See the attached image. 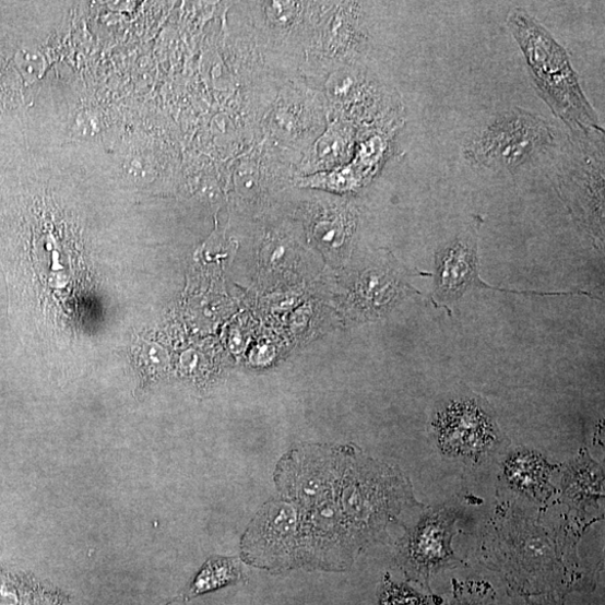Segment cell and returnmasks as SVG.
<instances>
[{"label": "cell", "mask_w": 605, "mask_h": 605, "mask_svg": "<svg viewBox=\"0 0 605 605\" xmlns=\"http://www.w3.org/2000/svg\"><path fill=\"white\" fill-rule=\"evenodd\" d=\"M564 494L578 508L595 506L603 499L604 475L600 464L589 455H581L565 474Z\"/></svg>", "instance_id": "30bf717a"}, {"label": "cell", "mask_w": 605, "mask_h": 605, "mask_svg": "<svg viewBox=\"0 0 605 605\" xmlns=\"http://www.w3.org/2000/svg\"><path fill=\"white\" fill-rule=\"evenodd\" d=\"M478 230L479 226H472L467 232L460 234L437 251L435 295L431 297V302L438 309L444 308L451 315L449 305L460 299L471 288H488L517 295L570 296L579 294L592 297L591 294L582 290L523 292L489 285L481 278L478 272Z\"/></svg>", "instance_id": "52a82bcc"}, {"label": "cell", "mask_w": 605, "mask_h": 605, "mask_svg": "<svg viewBox=\"0 0 605 605\" xmlns=\"http://www.w3.org/2000/svg\"><path fill=\"white\" fill-rule=\"evenodd\" d=\"M507 23L525 57L538 96L554 115L580 137L602 131L566 49L524 9H513Z\"/></svg>", "instance_id": "7a4b0ae2"}, {"label": "cell", "mask_w": 605, "mask_h": 605, "mask_svg": "<svg viewBox=\"0 0 605 605\" xmlns=\"http://www.w3.org/2000/svg\"><path fill=\"white\" fill-rule=\"evenodd\" d=\"M551 465L537 452L520 450L510 454L503 465L508 486L522 495L541 499L550 496Z\"/></svg>", "instance_id": "9c48e42d"}, {"label": "cell", "mask_w": 605, "mask_h": 605, "mask_svg": "<svg viewBox=\"0 0 605 605\" xmlns=\"http://www.w3.org/2000/svg\"><path fill=\"white\" fill-rule=\"evenodd\" d=\"M436 596L424 594L405 583H396L388 576L378 590V605H430L439 602Z\"/></svg>", "instance_id": "7c38bea8"}, {"label": "cell", "mask_w": 605, "mask_h": 605, "mask_svg": "<svg viewBox=\"0 0 605 605\" xmlns=\"http://www.w3.org/2000/svg\"><path fill=\"white\" fill-rule=\"evenodd\" d=\"M450 605H497L489 591L458 589Z\"/></svg>", "instance_id": "4fadbf2b"}, {"label": "cell", "mask_w": 605, "mask_h": 605, "mask_svg": "<svg viewBox=\"0 0 605 605\" xmlns=\"http://www.w3.org/2000/svg\"><path fill=\"white\" fill-rule=\"evenodd\" d=\"M244 580L240 561L237 558L218 557L206 561L186 593L187 598L195 597Z\"/></svg>", "instance_id": "8fae6325"}, {"label": "cell", "mask_w": 605, "mask_h": 605, "mask_svg": "<svg viewBox=\"0 0 605 605\" xmlns=\"http://www.w3.org/2000/svg\"><path fill=\"white\" fill-rule=\"evenodd\" d=\"M435 427L439 446L449 456L478 459L498 441L493 418L474 401L455 402L438 414Z\"/></svg>", "instance_id": "ba28073f"}, {"label": "cell", "mask_w": 605, "mask_h": 605, "mask_svg": "<svg viewBox=\"0 0 605 605\" xmlns=\"http://www.w3.org/2000/svg\"><path fill=\"white\" fill-rule=\"evenodd\" d=\"M246 564L271 572L307 570V545L299 509L283 498L257 512L241 539Z\"/></svg>", "instance_id": "277c9868"}, {"label": "cell", "mask_w": 605, "mask_h": 605, "mask_svg": "<svg viewBox=\"0 0 605 605\" xmlns=\"http://www.w3.org/2000/svg\"><path fill=\"white\" fill-rule=\"evenodd\" d=\"M554 139L547 120L522 108H510L474 131L463 145V155L474 167L511 171L543 154Z\"/></svg>", "instance_id": "3957f363"}, {"label": "cell", "mask_w": 605, "mask_h": 605, "mask_svg": "<svg viewBox=\"0 0 605 605\" xmlns=\"http://www.w3.org/2000/svg\"><path fill=\"white\" fill-rule=\"evenodd\" d=\"M353 448L301 446L290 450L275 471L281 498L302 511L334 500Z\"/></svg>", "instance_id": "5b68a950"}, {"label": "cell", "mask_w": 605, "mask_h": 605, "mask_svg": "<svg viewBox=\"0 0 605 605\" xmlns=\"http://www.w3.org/2000/svg\"><path fill=\"white\" fill-rule=\"evenodd\" d=\"M334 501L354 557L382 539L405 508L420 507L399 467L376 461L356 448L343 470Z\"/></svg>", "instance_id": "6da1fadb"}, {"label": "cell", "mask_w": 605, "mask_h": 605, "mask_svg": "<svg viewBox=\"0 0 605 605\" xmlns=\"http://www.w3.org/2000/svg\"><path fill=\"white\" fill-rule=\"evenodd\" d=\"M458 510L441 506L423 513L399 548V564L408 580L428 589L429 581L458 564L453 538Z\"/></svg>", "instance_id": "8992f818"}]
</instances>
